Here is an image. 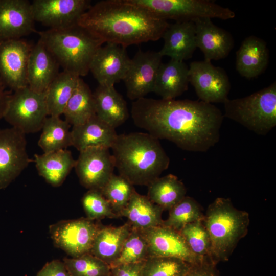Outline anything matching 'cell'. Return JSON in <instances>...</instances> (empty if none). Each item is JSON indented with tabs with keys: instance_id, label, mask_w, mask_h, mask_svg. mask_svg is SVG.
Instances as JSON below:
<instances>
[{
	"instance_id": "cell-34",
	"label": "cell",
	"mask_w": 276,
	"mask_h": 276,
	"mask_svg": "<svg viewBox=\"0 0 276 276\" xmlns=\"http://www.w3.org/2000/svg\"><path fill=\"white\" fill-rule=\"evenodd\" d=\"M135 190L133 185L127 180L120 175L113 174L100 192L113 212L119 216Z\"/></svg>"
},
{
	"instance_id": "cell-3",
	"label": "cell",
	"mask_w": 276,
	"mask_h": 276,
	"mask_svg": "<svg viewBox=\"0 0 276 276\" xmlns=\"http://www.w3.org/2000/svg\"><path fill=\"white\" fill-rule=\"evenodd\" d=\"M110 149L119 175L133 186H148L170 164L159 140L147 132L118 134Z\"/></svg>"
},
{
	"instance_id": "cell-8",
	"label": "cell",
	"mask_w": 276,
	"mask_h": 276,
	"mask_svg": "<svg viewBox=\"0 0 276 276\" xmlns=\"http://www.w3.org/2000/svg\"><path fill=\"white\" fill-rule=\"evenodd\" d=\"M48 116L45 92L35 91L28 86L10 95L3 118L26 134L41 130Z\"/></svg>"
},
{
	"instance_id": "cell-40",
	"label": "cell",
	"mask_w": 276,
	"mask_h": 276,
	"mask_svg": "<svg viewBox=\"0 0 276 276\" xmlns=\"http://www.w3.org/2000/svg\"><path fill=\"white\" fill-rule=\"evenodd\" d=\"M216 263L210 257H204L195 264H191L185 276H219Z\"/></svg>"
},
{
	"instance_id": "cell-24",
	"label": "cell",
	"mask_w": 276,
	"mask_h": 276,
	"mask_svg": "<svg viewBox=\"0 0 276 276\" xmlns=\"http://www.w3.org/2000/svg\"><path fill=\"white\" fill-rule=\"evenodd\" d=\"M189 67L184 61L171 59L161 63L156 76L153 93L164 100L175 99L187 90Z\"/></svg>"
},
{
	"instance_id": "cell-28",
	"label": "cell",
	"mask_w": 276,
	"mask_h": 276,
	"mask_svg": "<svg viewBox=\"0 0 276 276\" xmlns=\"http://www.w3.org/2000/svg\"><path fill=\"white\" fill-rule=\"evenodd\" d=\"M131 229V227L127 222L118 227L101 226L94 239L90 254L111 266L119 257Z\"/></svg>"
},
{
	"instance_id": "cell-11",
	"label": "cell",
	"mask_w": 276,
	"mask_h": 276,
	"mask_svg": "<svg viewBox=\"0 0 276 276\" xmlns=\"http://www.w3.org/2000/svg\"><path fill=\"white\" fill-rule=\"evenodd\" d=\"M33 161L27 152L24 133L13 127L0 130V190L7 188Z\"/></svg>"
},
{
	"instance_id": "cell-13",
	"label": "cell",
	"mask_w": 276,
	"mask_h": 276,
	"mask_svg": "<svg viewBox=\"0 0 276 276\" xmlns=\"http://www.w3.org/2000/svg\"><path fill=\"white\" fill-rule=\"evenodd\" d=\"M109 149L96 147L79 152L74 168L86 189L100 191L113 174L114 160Z\"/></svg>"
},
{
	"instance_id": "cell-7",
	"label": "cell",
	"mask_w": 276,
	"mask_h": 276,
	"mask_svg": "<svg viewBox=\"0 0 276 276\" xmlns=\"http://www.w3.org/2000/svg\"><path fill=\"white\" fill-rule=\"evenodd\" d=\"M157 18L167 21L194 20L198 18L227 20L235 13L228 8L208 0H130Z\"/></svg>"
},
{
	"instance_id": "cell-17",
	"label": "cell",
	"mask_w": 276,
	"mask_h": 276,
	"mask_svg": "<svg viewBox=\"0 0 276 276\" xmlns=\"http://www.w3.org/2000/svg\"><path fill=\"white\" fill-rule=\"evenodd\" d=\"M142 232L148 244L150 257L175 258L190 264L203 258L192 252L178 231L161 225Z\"/></svg>"
},
{
	"instance_id": "cell-23",
	"label": "cell",
	"mask_w": 276,
	"mask_h": 276,
	"mask_svg": "<svg viewBox=\"0 0 276 276\" xmlns=\"http://www.w3.org/2000/svg\"><path fill=\"white\" fill-rule=\"evenodd\" d=\"M236 54L237 71L242 77L248 79L261 75L268 64L269 51L266 43L254 35L243 40Z\"/></svg>"
},
{
	"instance_id": "cell-33",
	"label": "cell",
	"mask_w": 276,
	"mask_h": 276,
	"mask_svg": "<svg viewBox=\"0 0 276 276\" xmlns=\"http://www.w3.org/2000/svg\"><path fill=\"white\" fill-rule=\"evenodd\" d=\"M169 211V216L162 225L178 232L188 224L203 220L204 216L198 202L187 196Z\"/></svg>"
},
{
	"instance_id": "cell-30",
	"label": "cell",
	"mask_w": 276,
	"mask_h": 276,
	"mask_svg": "<svg viewBox=\"0 0 276 276\" xmlns=\"http://www.w3.org/2000/svg\"><path fill=\"white\" fill-rule=\"evenodd\" d=\"M147 187V197L164 210H169L183 199L187 193L182 182L171 174L156 178Z\"/></svg>"
},
{
	"instance_id": "cell-12",
	"label": "cell",
	"mask_w": 276,
	"mask_h": 276,
	"mask_svg": "<svg viewBox=\"0 0 276 276\" xmlns=\"http://www.w3.org/2000/svg\"><path fill=\"white\" fill-rule=\"evenodd\" d=\"M32 46L21 38L0 40V80L13 91L28 86V62Z\"/></svg>"
},
{
	"instance_id": "cell-27",
	"label": "cell",
	"mask_w": 276,
	"mask_h": 276,
	"mask_svg": "<svg viewBox=\"0 0 276 276\" xmlns=\"http://www.w3.org/2000/svg\"><path fill=\"white\" fill-rule=\"evenodd\" d=\"M34 157L39 175L54 187L63 183L76 164L71 152L67 149L35 154Z\"/></svg>"
},
{
	"instance_id": "cell-31",
	"label": "cell",
	"mask_w": 276,
	"mask_h": 276,
	"mask_svg": "<svg viewBox=\"0 0 276 276\" xmlns=\"http://www.w3.org/2000/svg\"><path fill=\"white\" fill-rule=\"evenodd\" d=\"M73 126L82 124L96 115L93 93L81 78L63 113Z\"/></svg>"
},
{
	"instance_id": "cell-10",
	"label": "cell",
	"mask_w": 276,
	"mask_h": 276,
	"mask_svg": "<svg viewBox=\"0 0 276 276\" xmlns=\"http://www.w3.org/2000/svg\"><path fill=\"white\" fill-rule=\"evenodd\" d=\"M189 81L200 101L208 103H224L231 89L229 77L221 67L211 61H195L189 66Z\"/></svg>"
},
{
	"instance_id": "cell-25",
	"label": "cell",
	"mask_w": 276,
	"mask_h": 276,
	"mask_svg": "<svg viewBox=\"0 0 276 276\" xmlns=\"http://www.w3.org/2000/svg\"><path fill=\"white\" fill-rule=\"evenodd\" d=\"M93 97L96 115L116 129L129 117L127 103L114 86L99 85Z\"/></svg>"
},
{
	"instance_id": "cell-21",
	"label": "cell",
	"mask_w": 276,
	"mask_h": 276,
	"mask_svg": "<svg viewBox=\"0 0 276 276\" xmlns=\"http://www.w3.org/2000/svg\"><path fill=\"white\" fill-rule=\"evenodd\" d=\"M164 43L158 51L163 57L184 61L191 58L197 48L194 21L186 20L169 24L163 36Z\"/></svg>"
},
{
	"instance_id": "cell-39",
	"label": "cell",
	"mask_w": 276,
	"mask_h": 276,
	"mask_svg": "<svg viewBox=\"0 0 276 276\" xmlns=\"http://www.w3.org/2000/svg\"><path fill=\"white\" fill-rule=\"evenodd\" d=\"M81 201L86 218L90 220H100L105 217H119L99 190H88L84 194Z\"/></svg>"
},
{
	"instance_id": "cell-35",
	"label": "cell",
	"mask_w": 276,
	"mask_h": 276,
	"mask_svg": "<svg viewBox=\"0 0 276 276\" xmlns=\"http://www.w3.org/2000/svg\"><path fill=\"white\" fill-rule=\"evenodd\" d=\"M63 262L71 276H111L110 266L90 253Z\"/></svg>"
},
{
	"instance_id": "cell-38",
	"label": "cell",
	"mask_w": 276,
	"mask_h": 276,
	"mask_svg": "<svg viewBox=\"0 0 276 276\" xmlns=\"http://www.w3.org/2000/svg\"><path fill=\"white\" fill-rule=\"evenodd\" d=\"M179 232L195 255L200 257L211 258L210 238L203 220L188 224Z\"/></svg>"
},
{
	"instance_id": "cell-19",
	"label": "cell",
	"mask_w": 276,
	"mask_h": 276,
	"mask_svg": "<svg viewBox=\"0 0 276 276\" xmlns=\"http://www.w3.org/2000/svg\"><path fill=\"white\" fill-rule=\"evenodd\" d=\"M193 21L196 46L203 53L204 60L211 61L226 57L234 48L232 35L214 24L210 18H198Z\"/></svg>"
},
{
	"instance_id": "cell-6",
	"label": "cell",
	"mask_w": 276,
	"mask_h": 276,
	"mask_svg": "<svg viewBox=\"0 0 276 276\" xmlns=\"http://www.w3.org/2000/svg\"><path fill=\"white\" fill-rule=\"evenodd\" d=\"M225 117L259 135L276 126V83L241 98L224 103Z\"/></svg>"
},
{
	"instance_id": "cell-42",
	"label": "cell",
	"mask_w": 276,
	"mask_h": 276,
	"mask_svg": "<svg viewBox=\"0 0 276 276\" xmlns=\"http://www.w3.org/2000/svg\"><path fill=\"white\" fill-rule=\"evenodd\" d=\"M36 276H71L64 262L59 260H53L47 262L38 271Z\"/></svg>"
},
{
	"instance_id": "cell-37",
	"label": "cell",
	"mask_w": 276,
	"mask_h": 276,
	"mask_svg": "<svg viewBox=\"0 0 276 276\" xmlns=\"http://www.w3.org/2000/svg\"><path fill=\"white\" fill-rule=\"evenodd\" d=\"M190 265L177 258L151 257L144 262L143 276H185Z\"/></svg>"
},
{
	"instance_id": "cell-26",
	"label": "cell",
	"mask_w": 276,
	"mask_h": 276,
	"mask_svg": "<svg viewBox=\"0 0 276 276\" xmlns=\"http://www.w3.org/2000/svg\"><path fill=\"white\" fill-rule=\"evenodd\" d=\"M163 211L147 196L140 194L135 190L119 216L126 217L132 229L143 231L163 224Z\"/></svg>"
},
{
	"instance_id": "cell-41",
	"label": "cell",
	"mask_w": 276,
	"mask_h": 276,
	"mask_svg": "<svg viewBox=\"0 0 276 276\" xmlns=\"http://www.w3.org/2000/svg\"><path fill=\"white\" fill-rule=\"evenodd\" d=\"M144 262L110 267L111 276H143Z\"/></svg>"
},
{
	"instance_id": "cell-32",
	"label": "cell",
	"mask_w": 276,
	"mask_h": 276,
	"mask_svg": "<svg viewBox=\"0 0 276 276\" xmlns=\"http://www.w3.org/2000/svg\"><path fill=\"white\" fill-rule=\"evenodd\" d=\"M70 124L60 117L48 116L45 119L38 142L44 153L66 149L72 146Z\"/></svg>"
},
{
	"instance_id": "cell-1",
	"label": "cell",
	"mask_w": 276,
	"mask_h": 276,
	"mask_svg": "<svg viewBox=\"0 0 276 276\" xmlns=\"http://www.w3.org/2000/svg\"><path fill=\"white\" fill-rule=\"evenodd\" d=\"M131 116L135 126L156 139L200 152L218 142L224 118L216 106L200 100L146 97L133 101Z\"/></svg>"
},
{
	"instance_id": "cell-9",
	"label": "cell",
	"mask_w": 276,
	"mask_h": 276,
	"mask_svg": "<svg viewBox=\"0 0 276 276\" xmlns=\"http://www.w3.org/2000/svg\"><path fill=\"white\" fill-rule=\"evenodd\" d=\"M101 226L87 218L64 220L50 225L49 233L56 247L75 258L90 253Z\"/></svg>"
},
{
	"instance_id": "cell-20",
	"label": "cell",
	"mask_w": 276,
	"mask_h": 276,
	"mask_svg": "<svg viewBox=\"0 0 276 276\" xmlns=\"http://www.w3.org/2000/svg\"><path fill=\"white\" fill-rule=\"evenodd\" d=\"M60 65L41 41L32 46L27 67L28 86L32 90L45 92L59 73Z\"/></svg>"
},
{
	"instance_id": "cell-22",
	"label": "cell",
	"mask_w": 276,
	"mask_h": 276,
	"mask_svg": "<svg viewBox=\"0 0 276 276\" xmlns=\"http://www.w3.org/2000/svg\"><path fill=\"white\" fill-rule=\"evenodd\" d=\"M71 136L72 146L80 152L90 147L110 149L118 134L115 128L95 115L85 123L73 126Z\"/></svg>"
},
{
	"instance_id": "cell-29",
	"label": "cell",
	"mask_w": 276,
	"mask_h": 276,
	"mask_svg": "<svg viewBox=\"0 0 276 276\" xmlns=\"http://www.w3.org/2000/svg\"><path fill=\"white\" fill-rule=\"evenodd\" d=\"M81 77L67 72H59L45 91L49 116L60 117Z\"/></svg>"
},
{
	"instance_id": "cell-18",
	"label": "cell",
	"mask_w": 276,
	"mask_h": 276,
	"mask_svg": "<svg viewBox=\"0 0 276 276\" xmlns=\"http://www.w3.org/2000/svg\"><path fill=\"white\" fill-rule=\"evenodd\" d=\"M31 2L0 0V40L19 39L35 32Z\"/></svg>"
},
{
	"instance_id": "cell-2",
	"label": "cell",
	"mask_w": 276,
	"mask_h": 276,
	"mask_svg": "<svg viewBox=\"0 0 276 276\" xmlns=\"http://www.w3.org/2000/svg\"><path fill=\"white\" fill-rule=\"evenodd\" d=\"M77 24L104 43L126 48L159 40L170 24L130 0H102L91 6Z\"/></svg>"
},
{
	"instance_id": "cell-15",
	"label": "cell",
	"mask_w": 276,
	"mask_h": 276,
	"mask_svg": "<svg viewBox=\"0 0 276 276\" xmlns=\"http://www.w3.org/2000/svg\"><path fill=\"white\" fill-rule=\"evenodd\" d=\"M163 56L159 52L139 50L130 59L123 79L127 97L133 101L153 93Z\"/></svg>"
},
{
	"instance_id": "cell-16",
	"label": "cell",
	"mask_w": 276,
	"mask_h": 276,
	"mask_svg": "<svg viewBox=\"0 0 276 276\" xmlns=\"http://www.w3.org/2000/svg\"><path fill=\"white\" fill-rule=\"evenodd\" d=\"M130 61L126 48L114 43H106L94 55L89 72L99 85L114 86L123 80Z\"/></svg>"
},
{
	"instance_id": "cell-4",
	"label": "cell",
	"mask_w": 276,
	"mask_h": 276,
	"mask_svg": "<svg viewBox=\"0 0 276 276\" xmlns=\"http://www.w3.org/2000/svg\"><path fill=\"white\" fill-rule=\"evenodd\" d=\"M39 40L64 71L79 77L89 72L92 59L104 43L78 24L62 29L38 32Z\"/></svg>"
},
{
	"instance_id": "cell-5",
	"label": "cell",
	"mask_w": 276,
	"mask_h": 276,
	"mask_svg": "<svg viewBox=\"0 0 276 276\" xmlns=\"http://www.w3.org/2000/svg\"><path fill=\"white\" fill-rule=\"evenodd\" d=\"M248 213L236 209L229 198H217L208 206L203 219L211 244V258L216 263L228 260L239 241L245 237Z\"/></svg>"
},
{
	"instance_id": "cell-14",
	"label": "cell",
	"mask_w": 276,
	"mask_h": 276,
	"mask_svg": "<svg viewBox=\"0 0 276 276\" xmlns=\"http://www.w3.org/2000/svg\"><path fill=\"white\" fill-rule=\"evenodd\" d=\"M31 6L35 21L57 29L77 25L91 5L88 0H34Z\"/></svg>"
},
{
	"instance_id": "cell-36",
	"label": "cell",
	"mask_w": 276,
	"mask_h": 276,
	"mask_svg": "<svg viewBox=\"0 0 276 276\" xmlns=\"http://www.w3.org/2000/svg\"><path fill=\"white\" fill-rule=\"evenodd\" d=\"M149 257L148 244L142 232L131 228L119 257L110 267L123 264L143 262Z\"/></svg>"
},
{
	"instance_id": "cell-43",
	"label": "cell",
	"mask_w": 276,
	"mask_h": 276,
	"mask_svg": "<svg viewBox=\"0 0 276 276\" xmlns=\"http://www.w3.org/2000/svg\"><path fill=\"white\" fill-rule=\"evenodd\" d=\"M5 87L0 80V120L4 117L10 96L6 91Z\"/></svg>"
}]
</instances>
